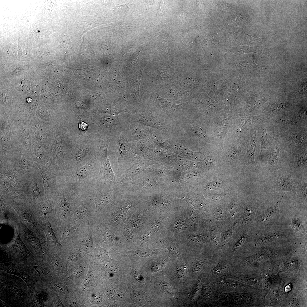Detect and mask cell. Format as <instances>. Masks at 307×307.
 <instances>
[{
	"label": "cell",
	"instance_id": "6da1fadb",
	"mask_svg": "<svg viewBox=\"0 0 307 307\" xmlns=\"http://www.w3.org/2000/svg\"><path fill=\"white\" fill-rule=\"evenodd\" d=\"M100 161L99 152L83 166L62 171L64 186L78 195L88 196L97 186Z\"/></svg>",
	"mask_w": 307,
	"mask_h": 307
},
{
	"label": "cell",
	"instance_id": "7a4b0ae2",
	"mask_svg": "<svg viewBox=\"0 0 307 307\" xmlns=\"http://www.w3.org/2000/svg\"><path fill=\"white\" fill-rule=\"evenodd\" d=\"M144 207L143 202L137 196L126 192L109 203L100 213L98 218L116 229L126 221L127 214L130 208Z\"/></svg>",
	"mask_w": 307,
	"mask_h": 307
},
{
	"label": "cell",
	"instance_id": "3957f363",
	"mask_svg": "<svg viewBox=\"0 0 307 307\" xmlns=\"http://www.w3.org/2000/svg\"><path fill=\"white\" fill-rule=\"evenodd\" d=\"M111 137L107 134H102L99 138L98 144L99 147L100 165L97 186L105 189H112L117 186L115 174L112 167L107 153Z\"/></svg>",
	"mask_w": 307,
	"mask_h": 307
},
{
	"label": "cell",
	"instance_id": "277c9868",
	"mask_svg": "<svg viewBox=\"0 0 307 307\" xmlns=\"http://www.w3.org/2000/svg\"><path fill=\"white\" fill-rule=\"evenodd\" d=\"M115 146L118 163L115 176L116 180L121 177L132 164L138 158L131 148L130 142L124 129L111 134Z\"/></svg>",
	"mask_w": 307,
	"mask_h": 307
},
{
	"label": "cell",
	"instance_id": "5b68a950",
	"mask_svg": "<svg viewBox=\"0 0 307 307\" xmlns=\"http://www.w3.org/2000/svg\"><path fill=\"white\" fill-rule=\"evenodd\" d=\"M273 176L269 184L272 191L289 192L297 195L299 190L302 177L291 170L283 167L272 172Z\"/></svg>",
	"mask_w": 307,
	"mask_h": 307
},
{
	"label": "cell",
	"instance_id": "8992f818",
	"mask_svg": "<svg viewBox=\"0 0 307 307\" xmlns=\"http://www.w3.org/2000/svg\"><path fill=\"white\" fill-rule=\"evenodd\" d=\"M55 198L51 221H59L71 218L78 195L64 186Z\"/></svg>",
	"mask_w": 307,
	"mask_h": 307
},
{
	"label": "cell",
	"instance_id": "52a82bcc",
	"mask_svg": "<svg viewBox=\"0 0 307 307\" xmlns=\"http://www.w3.org/2000/svg\"><path fill=\"white\" fill-rule=\"evenodd\" d=\"M52 223L58 239L65 243H73L76 241L83 227L87 224L81 223L72 218Z\"/></svg>",
	"mask_w": 307,
	"mask_h": 307
},
{
	"label": "cell",
	"instance_id": "ba28073f",
	"mask_svg": "<svg viewBox=\"0 0 307 307\" xmlns=\"http://www.w3.org/2000/svg\"><path fill=\"white\" fill-rule=\"evenodd\" d=\"M307 127H296L276 134L287 152L307 147Z\"/></svg>",
	"mask_w": 307,
	"mask_h": 307
},
{
	"label": "cell",
	"instance_id": "9c48e42d",
	"mask_svg": "<svg viewBox=\"0 0 307 307\" xmlns=\"http://www.w3.org/2000/svg\"><path fill=\"white\" fill-rule=\"evenodd\" d=\"M124 190L118 186L113 189H105L96 186L88 195L95 204L94 215L98 219L103 209L111 202L124 193Z\"/></svg>",
	"mask_w": 307,
	"mask_h": 307
},
{
	"label": "cell",
	"instance_id": "30bf717a",
	"mask_svg": "<svg viewBox=\"0 0 307 307\" xmlns=\"http://www.w3.org/2000/svg\"><path fill=\"white\" fill-rule=\"evenodd\" d=\"M288 160V153L276 135L269 151L261 162H264L266 168L272 172L282 167L281 166Z\"/></svg>",
	"mask_w": 307,
	"mask_h": 307
},
{
	"label": "cell",
	"instance_id": "8fae6325",
	"mask_svg": "<svg viewBox=\"0 0 307 307\" xmlns=\"http://www.w3.org/2000/svg\"><path fill=\"white\" fill-rule=\"evenodd\" d=\"M95 209L94 203L88 196L78 195L72 218L83 224H91L96 219Z\"/></svg>",
	"mask_w": 307,
	"mask_h": 307
},
{
	"label": "cell",
	"instance_id": "7c38bea8",
	"mask_svg": "<svg viewBox=\"0 0 307 307\" xmlns=\"http://www.w3.org/2000/svg\"><path fill=\"white\" fill-rule=\"evenodd\" d=\"M268 101L260 111L259 114L264 115L266 120L293 109L298 103L288 97L271 99Z\"/></svg>",
	"mask_w": 307,
	"mask_h": 307
},
{
	"label": "cell",
	"instance_id": "4fadbf2b",
	"mask_svg": "<svg viewBox=\"0 0 307 307\" xmlns=\"http://www.w3.org/2000/svg\"><path fill=\"white\" fill-rule=\"evenodd\" d=\"M94 241L103 243L107 246H111L116 240L115 229H111L98 218L90 224Z\"/></svg>",
	"mask_w": 307,
	"mask_h": 307
},
{
	"label": "cell",
	"instance_id": "5bb4252c",
	"mask_svg": "<svg viewBox=\"0 0 307 307\" xmlns=\"http://www.w3.org/2000/svg\"><path fill=\"white\" fill-rule=\"evenodd\" d=\"M258 128L260 145L259 159L261 162L269 151L276 136L274 126L267 120L262 121Z\"/></svg>",
	"mask_w": 307,
	"mask_h": 307
},
{
	"label": "cell",
	"instance_id": "9a60e30c",
	"mask_svg": "<svg viewBox=\"0 0 307 307\" xmlns=\"http://www.w3.org/2000/svg\"><path fill=\"white\" fill-rule=\"evenodd\" d=\"M266 120L274 126L276 134L291 128L303 127L299 123L294 109Z\"/></svg>",
	"mask_w": 307,
	"mask_h": 307
},
{
	"label": "cell",
	"instance_id": "2e32d148",
	"mask_svg": "<svg viewBox=\"0 0 307 307\" xmlns=\"http://www.w3.org/2000/svg\"><path fill=\"white\" fill-rule=\"evenodd\" d=\"M150 217L145 208H132L127 213L126 221L137 233L147 228Z\"/></svg>",
	"mask_w": 307,
	"mask_h": 307
},
{
	"label": "cell",
	"instance_id": "e0dca14e",
	"mask_svg": "<svg viewBox=\"0 0 307 307\" xmlns=\"http://www.w3.org/2000/svg\"><path fill=\"white\" fill-rule=\"evenodd\" d=\"M307 149L306 147L287 152L290 168L301 175L303 173H307Z\"/></svg>",
	"mask_w": 307,
	"mask_h": 307
},
{
	"label": "cell",
	"instance_id": "ac0fdd59",
	"mask_svg": "<svg viewBox=\"0 0 307 307\" xmlns=\"http://www.w3.org/2000/svg\"><path fill=\"white\" fill-rule=\"evenodd\" d=\"M99 118V124L104 130L111 134L124 129L127 124L126 115L123 113L117 115H103Z\"/></svg>",
	"mask_w": 307,
	"mask_h": 307
},
{
	"label": "cell",
	"instance_id": "d6986e66",
	"mask_svg": "<svg viewBox=\"0 0 307 307\" xmlns=\"http://www.w3.org/2000/svg\"><path fill=\"white\" fill-rule=\"evenodd\" d=\"M152 163L148 159L137 158L122 176L117 180V184L121 185L131 181L135 177L144 171Z\"/></svg>",
	"mask_w": 307,
	"mask_h": 307
},
{
	"label": "cell",
	"instance_id": "ffe728a7",
	"mask_svg": "<svg viewBox=\"0 0 307 307\" xmlns=\"http://www.w3.org/2000/svg\"><path fill=\"white\" fill-rule=\"evenodd\" d=\"M127 122L124 129L129 141L150 137V128L142 124L130 121L127 115Z\"/></svg>",
	"mask_w": 307,
	"mask_h": 307
},
{
	"label": "cell",
	"instance_id": "44dd1931",
	"mask_svg": "<svg viewBox=\"0 0 307 307\" xmlns=\"http://www.w3.org/2000/svg\"><path fill=\"white\" fill-rule=\"evenodd\" d=\"M129 142L132 150L137 157L149 158L154 149V143L150 137Z\"/></svg>",
	"mask_w": 307,
	"mask_h": 307
},
{
	"label": "cell",
	"instance_id": "7402d4cb",
	"mask_svg": "<svg viewBox=\"0 0 307 307\" xmlns=\"http://www.w3.org/2000/svg\"><path fill=\"white\" fill-rule=\"evenodd\" d=\"M256 129H252L249 132L247 143V151L244 158V170L248 166H256L254 157L256 146Z\"/></svg>",
	"mask_w": 307,
	"mask_h": 307
},
{
	"label": "cell",
	"instance_id": "603a6c76",
	"mask_svg": "<svg viewBox=\"0 0 307 307\" xmlns=\"http://www.w3.org/2000/svg\"><path fill=\"white\" fill-rule=\"evenodd\" d=\"M248 98L246 103V109L249 113L255 112L271 99L267 93L259 91L253 93Z\"/></svg>",
	"mask_w": 307,
	"mask_h": 307
},
{
	"label": "cell",
	"instance_id": "cb8c5ba5",
	"mask_svg": "<svg viewBox=\"0 0 307 307\" xmlns=\"http://www.w3.org/2000/svg\"><path fill=\"white\" fill-rule=\"evenodd\" d=\"M114 229L116 237L115 241L128 246L134 244L136 232L126 221L117 229Z\"/></svg>",
	"mask_w": 307,
	"mask_h": 307
},
{
	"label": "cell",
	"instance_id": "d4e9b609",
	"mask_svg": "<svg viewBox=\"0 0 307 307\" xmlns=\"http://www.w3.org/2000/svg\"><path fill=\"white\" fill-rule=\"evenodd\" d=\"M37 166L42 175L45 193L54 190L56 186V177L52 170H47L38 164Z\"/></svg>",
	"mask_w": 307,
	"mask_h": 307
},
{
	"label": "cell",
	"instance_id": "484cf974",
	"mask_svg": "<svg viewBox=\"0 0 307 307\" xmlns=\"http://www.w3.org/2000/svg\"><path fill=\"white\" fill-rule=\"evenodd\" d=\"M94 240L90 224L84 225L74 243L86 248H91L94 245Z\"/></svg>",
	"mask_w": 307,
	"mask_h": 307
},
{
	"label": "cell",
	"instance_id": "4316f807",
	"mask_svg": "<svg viewBox=\"0 0 307 307\" xmlns=\"http://www.w3.org/2000/svg\"><path fill=\"white\" fill-rule=\"evenodd\" d=\"M285 194V192H280L279 194L273 203L262 214L260 218V221L263 222L267 221L274 217L279 210L281 201Z\"/></svg>",
	"mask_w": 307,
	"mask_h": 307
},
{
	"label": "cell",
	"instance_id": "83f0119b",
	"mask_svg": "<svg viewBox=\"0 0 307 307\" xmlns=\"http://www.w3.org/2000/svg\"><path fill=\"white\" fill-rule=\"evenodd\" d=\"M238 118L239 125L242 127L246 129L250 128L257 123L266 120L265 117L262 115L259 114L252 116L244 113L241 115Z\"/></svg>",
	"mask_w": 307,
	"mask_h": 307
},
{
	"label": "cell",
	"instance_id": "f1b7e54d",
	"mask_svg": "<svg viewBox=\"0 0 307 307\" xmlns=\"http://www.w3.org/2000/svg\"><path fill=\"white\" fill-rule=\"evenodd\" d=\"M294 110L301 126L307 127V106L306 103L298 102Z\"/></svg>",
	"mask_w": 307,
	"mask_h": 307
},
{
	"label": "cell",
	"instance_id": "f546056e",
	"mask_svg": "<svg viewBox=\"0 0 307 307\" xmlns=\"http://www.w3.org/2000/svg\"><path fill=\"white\" fill-rule=\"evenodd\" d=\"M152 238V235L149 230L146 228L136 233L134 244L142 248L150 242Z\"/></svg>",
	"mask_w": 307,
	"mask_h": 307
},
{
	"label": "cell",
	"instance_id": "4dcf8cb0",
	"mask_svg": "<svg viewBox=\"0 0 307 307\" xmlns=\"http://www.w3.org/2000/svg\"><path fill=\"white\" fill-rule=\"evenodd\" d=\"M54 195H52L42 205L40 209V214L45 217H49L51 219L53 212V206Z\"/></svg>",
	"mask_w": 307,
	"mask_h": 307
},
{
	"label": "cell",
	"instance_id": "1f68e13d",
	"mask_svg": "<svg viewBox=\"0 0 307 307\" xmlns=\"http://www.w3.org/2000/svg\"><path fill=\"white\" fill-rule=\"evenodd\" d=\"M284 235L279 233L263 234L255 240V244H260L268 242L277 239L284 238Z\"/></svg>",
	"mask_w": 307,
	"mask_h": 307
},
{
	"label": "cell",
	"instance_id": "d6a6232c",
	"mask_svg": "<svg viewBox=\"0 0 307 307\" xmlns=\"http://www.w3.org/2000/svg\"><path fill=\"white\" fill-rule=\"evenodd\" d=\"M307 81L305 80L298 87L294 92L290 93L287 95L289 98L292 97L294 98H302L306 97L307 96Z\"/></svg>",
	"mask_w": 307,
	"mask_h": 307
},
{
	"label": "cell",
	"instance_id": "836d02e7",
	"mask_svg": "<svg viewBox=\"0 0 307 307\" xmlns=\"http://www.w3.org/2000/svg\"><path fill=\"white\" fill-rule=\"evenodd\" d=\"M45 228L47 238L49 242L54 245L60 246V245L58 240V238L48 221L46 223Z\"/></svg>",
	"mask_w": 307,
	"mask_h": 307
},
{
	"label": "cell",
	"instance_id": "e575fe53",
	"mask_svg": "<svg viewBox=\"0 0 307 307\" xmlns=\"http://www.w3.org/2000/svg\"><path fill=\"white\" fill-rule=\"evenodd\" d=\"M153 219L148 223L147 227L148 226V229L152 235H157L159 234L161 231L162 225L161 221L156 218H154Z\"/></svg>",
	"mask_w": 307,
	"mask_h": 307
},
{
	"label": "cell",
	"instance_id": "d590c367",
	"mask_svg": "<svg viewBox=\"0 0 307 307\" xmlns=\"http://www.w3.org/2000/svg\"><path fill=\"white\" fill-rule=\"evenodd\" d=\"M21 159L20 162L19 168L16 170L20 175H23L31 171V165L26 158L21 154Z\"/></svg>",
	"mask_w": 307,
	"mask_h": 307
},
{
	"label": "cell",
	"instance_id": "8d00e7d4",
	"mask_svg": "<svg viewBox=\"0 0 307 307\" xmlns=\"http://www.w3.org/2000/svg\"><path fill=\"white\" fill-rule=\"evenodd\" d=\"M256 208V207L252 205L248 206L246 207L243 217V221L244 223H248L251 221Z\"/></svg>",
	"mask_w": 307,
	"mask_h": 307
},
{
	"label": "cell",
	"instance_id": "74e56055",
	"mask_svg": "<svg viewBox=\"0 0 307 307\" xmlns=\"http://www.w3.org/2000/svg\"><path fill=\"white\" fill-rule=\"evenodd\" d=\"M155 250L149 249H141L133 251L136 256L142 258H148L152 256L155 254Z\"/></svg>",
	"mask_w": 307,
	"mask_h": 307
},
{
	"label": "cell",
	"instance_id": "f35d334b",
	"mask_svg": "<svg viewBox=\"0 0 307 307\" xmlns=\"http://www.w3.org/2000/svg\"><path fill=\"white\" fill-rule=\"evenodd\" d=\"M236 223H235L228 230L221 233L222 241L223 243L228 242L230 240L235 231Z\"/></svg>",
	"mask_w": 307,
	"mask_h": 307
},
{
	"label": "cell",
	"instance_id": "ab89813d",
	"mask_svg": "<svg viewBox=\"0 0 307 307\" xmlns=\"http://www.w3.org/2000/svg\"><path fill=\"white\" fill-rule=\"evenodd\" d=\"M188 238L191 242L199 244L203 241L204 237L201 234H191L188 235Z\"/></svg>",
	"mask_w": 307,
	"mask_h": 307
},
{
	"label": "cell",
	"instance_id": "60d3db41",
	"mask_svg": "<svg viewBox=\"0 0 307 307\" xmlns=\"http://www.w3.org/2000/svg\"><path fill=\"white\" fill-rule=\"evenodd\" d=\"M34 146L36 158L38 161H42L43 159H44V158H45L44 151L42 148L37 144H35Z\"/></svg>",
	"mask_w": 307,
	"mask_h": 307
},
{
	"label": "cell",
	"instance_id": "b9f144b4",
	"mask_svg": "<svg viewBox=\"0 0 307 307\" xmlns=\"http://www.w3.org/2000/svg\"><path fill=\"white\" fill-rule=\"evenodd\" d=\"M30 190L32 194L35 196H40L41 195L39 188L38 186L37 182L36 181H34L31 184L30 187Z\"/></svg>",
	"mask_w": 307,
	"mask_h": 307
},
{
	"label": "cell",
	"instance_id": "7bdbcfd3",
	"mask_svg": "<svg viewBox=\"0 0 307 307\" xmlns=\"http://www.w3.org/2000/svg\"><path fill=\"white\" fill-rule=\"evenodd\" d=\"M5 175L10 182L15 184L16 185H18L19 184L18 179L13 173L10 171H7L5 172Z\"/></svg>",
	"mask_w": 307,
	"mask_h": 307
},
{
	"label": "cell",
	"instance_id": "ee69618b",
	"mask_svg": "<svg viewBox=\"0 0 307 307\" xmlns=\"http://www.w3.org/2000/svg\"><path fill=\"white\" fill-rule=\"evenodd\" d=\"M132 296L134 301L137 303L141 304L143 302L144 300L143 296L139 292L137 291H133Z\"/></svg>",
	"mask_w": 307,
	"mask_h": 307
},
{
	"label": "cell",
	"instance_id": "f6af8a7d",
	"mask_svg": "<svg viewBox=\"0 0 307 307\" xmlns=\"http://www.w3.org/2000/svg\"><path fill=\"white\" fill-rule=\"evenodd\" d=\"M237 148L235 146L232 147L229 150L228 153V160L231 161H233L237 157Z\"/></svg>",
	"mask_w": 307,
	"mask_h": 307
},
{
	"label": "cell",
	"instance_id": "bcb514c9",
	"mask_svg": "<svg viewBox=\"0 0 307 307\" xmlns=\"http://www.w3.org/2000/svg\"><path fill=\"white\" fill-rule=\"evenodd\" d=\"M131 272L136 280L139 283L144 284H145L144 279L141 274L134 269H131Z\"/></svg>",
	"mask_w": 307,
	"mask_h": 307
},
{
	"label": "cell",
	"instance_id": "7dc6e473",
	"mask_svg": "<svg viewBox=\"0 0 307 307\" xmlns=\"http://www.w3.org/2000/svg\"><path fill=\"white\" fill-rule=\"evenodd\" d=\"M247 237L245 235L241 236L236 242L234 246L233 250L234 251L237 250L245 241Z\"/></svg>",
	"mask_w": 307,
	"mask_h": 307
},
{
	"label": "cell",
	"instance_id": "c3c4849f",
	"mask_svg": "<svg viewBox=\"0 0 307 307\" xmlns=\"http://www.w3.org/2000/svg\"><path fill=\"white\" fill-rule=\"evenodd\" d=\"M167 246L169 253L171 255L175 257H178L179 256V253L177 248L174 245L172 244H170Z\"/></svg>",
	"mask_w": 307,
	"mask_h": 307
},
{
	"label": "cell",
	"instance_id": "681fc988",
	"mask_svg": "<svg viewBox=\"0 0 307 307\" xmlns=\"http://www.w3.org/2000/svg\"><path fill=\"white\" fill-rule=\"evenodd\" d=\"M291 225L294 231L297 232L301 229L302 226L301 221L299 220H293Z\"/></svg>",
	"mask_w": 307,
	"mask_h": 307
},
{
	"label": "cell",
	"instance_id": "f907efd6",
	"mask_svg": "<svg viewBox=\"0 0 307 307\" xmlns=\"http://www.w3.org/2000/svg\"><path fill=\"white\" fill-rule=\"evenodd\" d=\"M210 237L211 240L215 244H217L219 242L220 238V235L218 232L214 230L211 231L210 233Z\"/></svg>",
	"mask_w": 307,
	"mask_h": 307
},
{
	"label": "cell",
	"instance_id": "816d5d0a",
	"mask_svg": "<svg viewBox=\"0 0 307 307\" xmlns=\"http://www.w3.org/2000/svg\"><path fill=\"white\" fill-rule=\"evenodd\" d=\"M177 273L178 277L180 278L184 277L186 274V268L183 266H179L177 268Z\"/></svg>",
	"mask_w": 307,
	"mask_h": 307
},
{
	"label": "cell",
	"instance_id": "f5cc1de1",
	"mask_svg": "<svg viewBox=\"0 0 307 307\" xmlns=\"http://www.w3.org/2000/svg\"><path fill=\"white\" fill-rule=\"evenodd\" d=\"M214 215L215 218L219 221L222 220L224 217V212L220 208L217 209L215 211Z\"/></svg>",
	"mask_w": 307,
	"mask_h": 307
},
{
	"label": "cell",
	"instance_id": "db71d44e",
	"mask_svg": "<svg viewBox=\"0 0 307 307\" xmlns=\"http://www.w3.org/2000/svg\"><path fill=\"white\" fill-rule=\"evenodd\" d=\"M236 209V205L233 203H230L227 205V210L230 213L231 216L232 217H233L235 214Z\"/></svg>",
	"mask_w": 307,
	"mask_h": 307
},
{
	"label": "cell",
	"instance_id": "11a10c76",
	"mask_svg": "<svg viewBox=\"0 0 307 307\" xmlns=\"http://www.w3.org/2000/svg\"><path fill=\"white\" fill-rule=\"evenodd\" d=\"M220 184L219 181H216L208 183L206 186V188L208 190L215 189L219 186Z\"/></svg>",
	"mask_w": 307,
	"mask_h": 307
},
{
	"label": "cell",
	"instance_id": "9f6ffc18",
	"mask_svg": "<svg viewBox=\"0 0 307 307\" xmlns=\"http://www.w3.org/2000/svg\"><path fill=\"white\" fill-rule=\"evenodd\" d=\"M81 256V254L79 252H72L68 255V258L71 261H76L78 260Z\"/></svg>",
	"mask_w": 307,
	"mask_h": 307
},
{
	"label": "cell",
	"instance_id": "6f0895ef",
	"mask_svg": "<svg viewBox=\"0 0 307 307\" xmlns=\"http://www.w3.org/2000/svg\"><path fill=\"white\" fill-rule=\"evenodd\" d=\"M1 182L2 187L5 190L8 192L11 191L12 187L8 182L5 181L1 180Z\"/></svg>",
	"mask_w": 307,
	"mask_h": 307
},
{
	"label": "cell",
	"instance_id": "680465c9",
	"mask_svg": "<svg viewBox=\"0 0 307 307\" xmlns=\"http://www.w3.org/2000/svg\"><path fill=\"white\" fill-rule=\"evenodd\" d=\"M163 289L165 291L168 292H171L172 291V288L171 286L167 283L163 282L161 283Z\"/></svg>",
	"mask_w": 307,
	"mask_h": 307
},
{
	"label": "cell",
	"instance_id": "91938a15",
	"mask_svg": "<svg viewBox=\"0 0 307 307\" xmlns=\"http://www.w3.org/2000/svg\"><path fill=\"white\" fill-rule=\"evenodd\" d=\"M185 224L184 222L181 221H179L177 222L175 225V228L177 230H180L185 227Z\"/></svg>",
	"mask_w": 307,
	"mask_h": 307
},
{
	"label": "cell",
	"instance_id": "94428289",
	"mask_svg": "<svg viewBox=\"0 0 307 307\" xmlns=\"http://www.w3.org/2000/svg\"><path fill=\"white\" fill-rule=\"evenodd\" d=\"M78 127L80 130L85 131L87 128L88 124L80 120L78 124Z\"/></svg>",
	"mask_w": 307,
	"mask_h": 307
},
{
	"label": "cell",
	"instance_id": "6125c7cd",
	"mask_svg": "<svg viewBox=\"0 0 307 307\" xmlns=\"http://www.w3.org/2000/svg\"><path fill=\"white\" fill-rule=\"evenodd\" d=\"M202 265V264L199 262L195 263L193 265L192 267V271L194 273L198 272L201 269Z\"/></svg>",
	"mask_w": 307,
	"mask_h": 307
},
{
	"label": "cell",
	"instance_id": "be15d7a7",
	"mask_svg": "<svg viewBox=\"0 0 307 307\" xmlns=\"http://www.w3.org/2000/svg\"><path fill=\"white\" fill-rule=\"evenodd\" d=\"M101 299L99 296L96 295L93 296L90 300L91 303L93 304L99 303L101 302Z\"/></svg>",
	"mask_w": 307,
	"mask_h": 307
},
{
	"label": "cell",
	"instance_id": "e7e4bbea",
	"mask_svg": "<svg viewBox=\"0 0 307 307\" xmlns=\"http://www.w3.org/2000/svg\"><path fill=\"white\" fill-rule=\"evenodd\" d=\"M222 195V194H212L210 195L209 197L212 200L214 201H217L220 199Z\"/></svg>",
	"mask_w": 307,
	"mask_h": 307
},
{
	"label": "cell",
	"instance_id": "03108f58",
	"mask_svg": "<svg viewBox=\"0 0 307 307\" xmlns=\"http://www.w3.org/2000/svg\"><path fill=\"white\" fill-rule=\"evenodd\" d=\"M162 264H157L153 265L152 267V269L154 271H156L160 270L162 268Z\"/></svg>",
	"mask_w": 307,
	"mask_h": 307
},
{
	"label": "cell",
	"instance_id": "003e7915",
	"mask_svg": "<svg viewBox=\"0 0 307 307\" xmlns=\"http://www.w3.org/2000/svg\"><path fill=\"white\" fill-rule=\"evenodd\" d=\"M81 267H78L77 268L74 272V276L78 277L80 275L82 271Z\"/></svg>",
	"mask_w": 307,
	"mask_h": 307
}]
</instances>
